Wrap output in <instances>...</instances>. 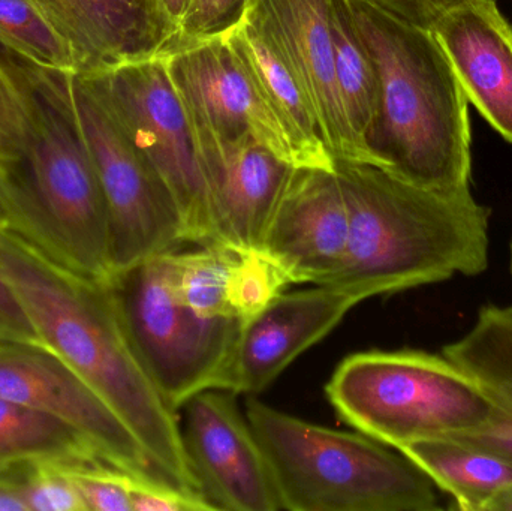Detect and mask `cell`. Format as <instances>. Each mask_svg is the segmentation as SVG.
I'll return each mask as SVG.
<instances>
[{
  "mask_svg": "<svg viewBox=\"0 0 512 511\" xmlns=\"http://www.w3.org/2000/svg\"><path fill=\"white\" fill-rule=\"evenodd\" d=\"M510 272H511V279H512V242H511V248H510Z\"/></svg>",
  "mask_w": 512,
  "mask_h": 511,
  "instance_id": "obj_37",
  "label": "cell"
},
{
  "mask_svg": "<svg viewBox=\"0 0 512 511\" xmlns=\"http://www.w3.org/2000/svg\"><path fill=\"white\" fill-rule=\"evenodd\" d=\"M191 2L192 0H159L165 15H167L168 21H170L171 26L176 29V32L179 30L180 21H182L183 15L188 11ZM174 41H176V39H174Z\"/></svg>",
  "mask_w": 512,
  "mask_h": 511,
  "instance_id": "obj_34",
  "label": "cell"
},
{
  "mask_svg": "<svg viewBox=\"0 0 512 511\" xmlns=\"http://www.w3.org/2000/svg\"><path fill=\"white\" fill-rule=\"evenodd\" d=\"M0 228H6L5 204H3L2 191H0Z\"/></svg>",
  "mask_w": 512,
  "mask_h": 511,
  "instance_id": "obj_36",
  "label": "cell"
},
{
  "mask_svg": "<svg viewBox=\"0 0 512 511\" xmlns=\"http://www.w3.org/2000/svg\"><path fill=\"white\" fill-rule=\"evenodd\" d=\"M195 141L216 245L237 252L262 249L295 165L251 135L230 141Z\"/></svg>",
  "mask_w": 512,
  "mask_h": 511,
  "instance_id": "obj_14",
  "label": "cell"
},
{
  "mask_svg": "<svg viewBox=\"0 0 512 511\" xmlns=\"http://www.w3.org/2000/svg\"><path fill=\"white\" fill-rule=\"evenodd\" d=\"M237 254L239 252L221 245L177 251V291L182 302L195 314L203 318L234 317L228 302V282Z\"/></svg>",
  "mask_w": 512,
  "mask_h": 511,
  "instance_id": "obj_24",
  "label": "cell"
},
{
  "mask_svg": "<svg viewBox=\"0 0 512 511\" xmlns=\"http://www.w3.org/2000/svg\"><path fill=\"white\" fill-rule=\"evenodd\" d=\"M0 273L41 344L116 413L174 488L206 500L186 458L177 411L138 357L108 282L59 266L8 228H0Z\"/></svg>",
  "mask_w": 512,
  "mask_h": 511,
  "instance_id": "obj_2",
  "label": "cell"
},
{
  "mask_svg": "<svg viewBox=\"0 0 512 511\" xmlns=\"http://www.w3.org/2000/svg\"><path fill=\"white\" fill-rule=\"evenodd\" d=\"M249 0H192L173 47L222 38L245 17Z\"/></svg>",
  "mask_w": 512,
  "mask_h": 511,
  "instance_id": "obj_29",
  "label": "cell"
},
{
  "mask_svg": "<svg viewBox=\"0 0 512 511\" xmlns=\"http://www.w3.org/2000/svg\"><path fill=\"white\" fill-rule=\"evenodd\" d=\"M0 399L62 420L110 467L141 482L173 486L128 426L45 345L0 341Z\"/></svg>",
  "mask_w": 512,
  "mask_h": 511,
  "instance_id": "obj_10",
  "label": "cell"
},
{
  "mask_svg": "<svg viewBox=\"0 0 512 511\" xmlns=\"http://www.w3.org/2000/svg\"><path fill=\"white\" fill-rule=\"evenodd\" d=\"M72 74L0 45L6 228L59 266L107 281V206L75 108Z\"/></svg>",
  "mask_w": 512,
  "mask_h": 511,
  "instance_id": "obj_1",
  "label": "cell"
},
{
  "mask_svg": "<svg viewBox=\"0 0 512 511\" xmlns=\"http://www.w3.org/2000/svg\"><path fill=\"white\" fill-rule=\"evenodd\" d=\"M292 285L288 273L261 249L239 252L228 282L231 311L243 324L268 308Z\"/></svg>",
  "mask_w": 512,
  "mask_h": 511,
  "instance_id": "obj_26",
  "label": "cell"
},
{
  "mask_svg": "<svg viewBox=\"0 0 512 511\" xmlns=\"http://www.w3.org/2000/svg\"><path fill=\"white\" fill-rule=\"evenodd\" d=\"M246 417L270 468L282 510L433 511L432 480L399 450L313 425L256 399Z\"/></svg>",
  "mask_w": 512,
  "mask_h": 511,
  "instance_id": "obj_5",
  "label": "cell"
},
{
  "mask_svg": "<svg viewBox=\"0 0 512 511\" xmlns=\"http://www.w3.org/2000/svg\"><path fill=\"white\" fill-rule=\"evenodd\" d=\"M442 354L481 384L496 405L512 417V308L483 306L472 329Z\"/></svg>",
  "mask_w": 512,
  "mask_h": 511,
  "instance_id": "obj_23",
  "label": "cell"
},
{
  "mask_svg": "<svg viewBox=\"0 0 512 511\" xmlns=\"http://www.w3.org/2000/svg\"><path fill=\"white\" fill-rule=\"evenodd\" d=\"M360 300L328 285L283 293L243 326L228 392L256 395L328 335Z\"/></svg>",
  "mask_w": 512,
  "mask_h": 511,
  "instance_id": "obj_17",
  "label": "cell"
},
{
  "mask_svg": "<svg viewBox=\"0 0 512 511\" xmlns=\"http://www.w3.org/2000/svg\"><path fill=\"white\" fill-rule=\"evenodd\" d=\"M71 54L74 74L89 77L164 56L176 29L159 0H32Z\"/></svg>",
  "mask_w": 512,
  "mask_h": 511,
  "instance_id": "obj_16",
  "label": "cell"
},
{
  "mask_svg": "<svg viewBox=\"0 0 512 511\" xmlns=\"http://www.w3.org/2000/svg\"><path fill=\"white\" fill-rule=\"evenodd\" d=\"M399 452L450 495L456 510L486 511L512 483V459L465 434L414 441Z\"/></svg>",
  "mask_w": 512,
  "mask_h": 511,
  "instance_id": "obj_20",
  "label": "cell"
},
{
  "mask_svg": "<svg viewBox=\"0 0 512 511\" xmlns=\"http://www.w3.org/2000/svg\"><path fill=\"white\" fill-rule=\"evenodd\" d=\"M330 29L340 99L352 131L369 150L367 138L375 126L379 110V77L375 62L358 32L349 0H331Z\"/></svg>",
  "mask_w": 512,
  "mask_h": 511,
  "instance_id": "obj_22",
  "label": "cell"
},
{
  "mask_svg": "<svg viewBox=\"0 0 512 511\" xmlns=\"http://www.w3.org/2000/svg\"><path fill=\"white\" fill-rule=\"evenodd\" d=\"M325 392L343 422L394 450L477 431L501 411L453 360L421 350L351 354Z\"/></svg>",
  "mask_w": 512,
  "mask_h": 511,
  "instance_id": "obj_6",
  "label": "cell"
},
{
  "mask_svg": "<svg viewBox=\"0 0 512 511\" xmlns=\"http://www.w3.org/2000/svg\"><path fill=\"white\" fill-rule=\"evenodd\" d=\"M72 95L107 206L111 275L177 249L185 243L182 218L164 180L77 74Z\"/></svg>",
  "mask_w": 512,
  "mask_h": 511,
  "instance_id": "obj_9",
  "label": "cell"
},
{
  "mask_svg": "<svg viewBox=\"0 0 512 511\" xmlns=\"http://www.w3.org/2000/svg\"><path fill=\"white\" fill-rule=\"evenodd\" d=\"M348 242V204L334 167H295L261 251L292 284L322 285L339 270Z\"/></svg>",
  "mask_w": 512,
  "mask_h": 511,
  "instance_id": "obj_15",
  "label": "cell"
},
{
  "mask_svg": "<svg viewBox=\"0 0 512 511\" xmlns=\"http://www.w3.org/2000/svg\"><path fill=\"white\" fill-rule=\"evenodd\" d=\"M234 396L206 390L180 408L192 473L215 510H282L264 453Z\"/></svg>",
  "mask_w": 512,
  "mask_h": 511,
  "instance_id": "obj_11",
  "label": "cell"
},
{
  "mask_svg": "<svg viewBox=\"0 0 512 511\" xmlns=\"http://www.w3.org/2000/svg\"><path fill=\"white\" fill-rule=\"evenodd\" d=\"M222 38L230 45L265 107L282 126L295 165L334 167L333 155L319 134L312 110L279 54L245 17Z\"/></svg>",
  "mask_w": 512,
  "mask_h": 511,
  "instance_id": "obj_19",
  "label": "cell"
},
{
  "mask_svg": "<svg viewBox=\"0 0 512 511\" xmlns=\"http://www.w3.org/2000/svg\"><path fill=\"white\" fill-rule=\"evenodd\" d=\"M349 3L379 77L373 158L424 188H471L469 101L441 45L430 30L364 0Z\"/></svg>",
  "mask_w": 512,
  "mask_h": 511,
  "instance_id": "obj_4",
  "label": "cell"
},
{
  "mask_svg": "<svg viewBox=\"0 0 512 511\" xmlns=\"http://www.w3.org/2000/svg\"><path fill=\"white\" fill-rule=\"evenodd\" d=\"M68 468L60 462H30L8 480L17 483L27 511H87Z\"/></svg>",
  "mask_w": 512,
  "mask_h": 511,
  "instance_id": "obj_27",
  "label": "cell"
},
{
  "mask_svg": "<svg viewBox=\"0 0 512 511\" xmlns=\"http://www.w3.org/2000/svg\"><path fill=\"white\" fill-rule=\"evenodd\" d=\"M0 511H27L17 483L0 479Z\"/></svg>",
  "mask_w": 512,
  "mask_h": 511,
  "instance_id": "obj_33",
  "label": "cell"
},
{
  "mask_svg": "<svg viewBox=\"0 0 512 511\" xmlns=\"http://www.w3.org/2000/svg\"><path fill=\"white\" fill-rule=\"evenodd\" d=\"M80 77L170 189L185 243L216 245L197 141L165 56Z\"/></svg>",
  "mask_w": 512,
  "mask_h": 511,
  "instance_id": "obj_8",
  "label": "cell"
},
{
  "mask_svg": "<svg viewBox=\"0 0 512 511\" xmlns=\"http://www.w3.org/2000/svg\"><path fill=\"white\" fill-rule=\"evenodd\" d=\"M0 341L39 342L38 333L15 291L0 273Z\"/></svg>",
  "mask_w": 512,
  "mask_h": 511,
  "instance_id": "obj_32",
  "label": "cell"
},
{
  "mask_svg": "<svg viewBox=\"0 0 512 511\" xmlns=\"http://www.w3.org/2000/svg\"><path fill=\"white\" fill-rule=\"evenodd\" d=\"M87 511H132L131 488L134 477L108 465L69 467Z\"/></svg>",
  "mask_w": 512,
  "mask_h": 511,
  "instance_id": "obj_28",
  "label": "cell"
},
{
  "mask_svg": "<svg viewBox=\"0 0 512 511\" xmlns=\"http://www.w3.org/2000/svg\"><path fill=\"white\" fill-rule=\"evenodd\" d=\"M430 32L450 60L463 92L512 143V26L495 0H466Z\"/></svg>",
  "mask_w": 512,
  "mask_h": 511,
  "instance_id": "obj_18",
  "label": "cell"
},
{
  "mask_svg": "<svg viewBox=\"0 0 512 511\" xmlns=\"http://www.w3.org/2000/svg\"><path fill=\"white\" fill-rule=\"evenodd\" d=\"M330 8L331 0H249L245 18L297 81L333 158L376 164L352 131L337 89Z\"/></svg>",
  "mask_w": 512,
  "mask_h": 511,
  "instance_id": "obj_12",
  "label": "cell"
},
{
  "mask_svg": "<svg viewBox=\"0 0 512 511\" xmlns=\"http://www.w3.org/2000/svg\"><path fill=\"white\" fill-rule=\"evenodd\" d=\"M174 251L108 279L126 333L165 401L176 411L206 390H227L245 324L203 318L179 297Z\"/></svg>",
  "mask_w": 512,
  "mask_h": 511,
  "instance_id": "obj_7",
  "label": "cell"
},
{
  "mask_svg": "<svg viewBox=\"0 0 512 511\" xmlns=\"http://www.w3.org/2000/svg\"><path fill=\"white\" fill-rule=\"evenodd\" d=\"M164 56L195 138L230 141L251 135L295 165L282 126L224 38L180 45Z\"/></svg>",
  "mask_w": 512,
  "mask_h": 511,
  "instance_id": "obj_13",
  "label": "cell"
},
{
  "mask_svg": "<svg viewBox=\"0 0 512 511\" xmlns=\"http://www.w3.org/2000/svg\"><path fill=\"white\" fill-rule=\"evenodd\" d=\"M132 511H209L212 504L204 498L192 497L164 483L135 480L131 488Z\"/></svg>",
  "mask_w": 512,
  "mask_h": 511,
  "instance_id": "obj_30",
  "label": "cell"
},
{
  "mask_svg": "<svg viewBox=\"0 0 512 511\" xmlns=\"http://www.w3.org/2000/svg\"><path fill=\"white\" fill-rule=\"evenodd\" d=\"M486 511H512V483L490 501Z\"/></svg>",
  "mask_w": 512,
  "mask_h": 511,
  "instance_id": "obj_35",
  "label": "cell"
},
{
  "mask_svg": "<svg viewBox=\"0 0 512 511\" xmlns=\"http://www.w3.org/2000/svg\"><path fill=\"white\" fill-rule=\"evenodd\" d=\"M397 20L420 29L432 30L454 6L466 0H364Z\"/></svg>",
  "mask_w": 512,
  "mask_h": 511,
  "instance_id": "obj_31",
  "label": "cell"
},
{
  "mask_svg": "<svg viewBox=\"0 0 512 511\" xmlns=\"http://www.w3.org/2000/svg\"><path fill=\"white\" fill-rule=\"evenodd\" d=\"M36 461L68 467L108 465L80 432L62 420L0 399V479L8 480L18 468Z\"/></svg>",
  "mask_w": 512,
  "mask_h": 511,
  "instance_id": "obj_21",
  "label": "cell"
},
{
  "mask_svg": "<svg viewBox=\"0 0 512 511\" xmlns=\"http://www.w3.org/2000/svg\"><path fill=\"white\" fill-rule=\"evenodd\" d=\"M0 45L38 65L74 72L65 42L32 0H0Z\"/></svg>",
  "mask_w": 512,
  "mask_h": 511,
  "instance_id": "obj_25",
  "label": "cell"
},
{
  "mask_svg": "<svg viewBox=\"0 0 512 511\" xmlns=\"http://www.w3.org/2000/svg\"><path fill=\"white\" fill-rule=\"evenodd\" d=\"M349 212V242L325 284L360 302L489 267L490 210L471 188L439 191L372 162L334 159Z\"/></svg>",
  "mask_w": 512,
  "mask_h": 511,
  "instance_id": "obj_3",
  "label": "cell"
}]
</instances>
